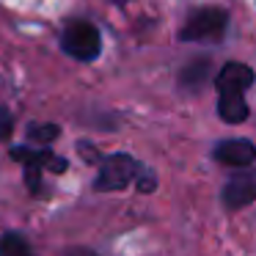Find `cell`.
<instances>
[{"instance_id": "cell-1", "label": "cell", "mask_w": 256, "mask_h": 256, "mask_svg": "<svg viewBox=\"0 0 256 256\" xmlns=\"http://www.w3.org/2000/svg\"><path fill=\"white\" fill-rule=\"evenodd\" d=\"M256 83V72L248 64L228 61L226 66L218 72L215 86L220 91L218 96V116L226 124H242L248 118V102H245V91Z\"/></svg>"}, {"instance_id": "cell-2", "label": "cell", "mask_w": 256, "mask_h": 256, "mask_svg": "<svg viewBox=\"0 0 256 256\" xmlns=\"http://www.w3.org/2000/svg\"><path fill=\"white\" fill-rule=\"evenodd\" d=\"M61 47L66 56L78 61H94L102 50V36L94 22L88 20H72L61 34Z\"/></svg>"}, {"instance_id": "cell-3", "label": "cell", "mask_w": 256, "mask_h": 256, "mask_svg": "<svg viewBox=\"0 0 256 256\" xmlns=\"http://www.w3.org/2000/svg\"><path fill=\"white\" fill-rule=\"evenodd\" d=\"M228 28V12L223 8H198L188 17L184 28L179 30L182 42H218Z\"/></svg>"}, {"instance_id": "cell-4", "label": "cell", "mask_w": 256, "mask_h": 256, "mask_svg": "<svg viewBox=\"0 0 256 256\" xmlns=\"http://www.w3.org/2000/svg\"><path fill=\"white\" fill-rule=\"evenodd\" d=\"M140 174V166L130 154H113L102 162V171L96 176V190H122Z\"/></svg>"}, {"instance_id": "cell-5", "label": "cell", "mask_w": 256, "mask_h": 256, "mask_svg": "<svg viewBox=\"0 0 256 256\" xmlns=\"http://www.w3.org/2000/svg\"><path fill=\"white\" fill-rule=\"evenodd\" d=\"M212 157L223 166H234V168H248L256 162V146L248 138H228L215 144Z\"/></svg>"}, {"instance_id": "cell-6", "label": "cell", "mask_w": 256, "mask_h": 256, "mask_svg": "<svg viewBox=\"0 0 256 256\" xmlns=\"http://www.w3.org/2000/svg\"><path fill=\"white\" fill-rule=\"evenodd\" d=\"M256 198V174H234L223 188V204L228 210H242Z\"/></svg>"}, {"instance_id": "cell-7", "label": "cell", "mask_w": 256, "mask_h": 256, "mask_svg": "<svg viewBox=\"0 0 256 256\" xmlns=\"http://www.w3.org/2000/svg\"><path fill=\"white\" fill-rule=\"evenodd\" d=\"M210 72H212V64L210 58H196V61H190L188 66L182 69V74H179V83L184 86V88H201V86L210 80Z\"/></svg>"}, {"instance_id": "cell-8", "label": "cell", "mask_w": 256, "mask_h": 256, "mask_svg": "<svg viewBox=\"0 0 256 256\" xmlns=\"http://www.w3.org/2000/svg\"><path fill=\"white\" fill-rule=\"evenodd\" d=\"M0 250H3V256H22V254H28V250H25V242L17 237V234H8V237L0 242Z\"/></svg>"}, {"instance_id": "cell-9", "label": "cell", "mask_w": 256, "mask_h": 256, "mask_svg": "<svg viewBox=\"0 0 256 256\" xmlns=\"http://www.w3.org/2000/svg\"><path fill=\"white\" fill-rule=\"evenodd\" d=\"M56 132H58L56 127H34V135H36L39 140H50L47 135H56Z\"/></svg>"}, {"instance_id": "cell-10", "label": "cell", "mask_w": 256, "mask_h": 256, "mask_svg": "<svg viewBox=\"0 0 256 256\" xmlns=\"http://www.w3.org/2000/svg\"><path fill=\"white\" fill-rule=\"evenodd\" d=\"M61 256H96V254L88 248H69V250H64Z\"/></svg>"}, {"instance_id": "cell-11", "label": "cell", "mask_w": 256, "mask_h": 256, "mask_svg": "<svg viewBox=\"0 0 256 256\" xmlns=\"http://www.w3.org/2000/svg\"><path fill=\"white\" fill-rule=\"evenodd\" d=\"M113 3H118V6H122V3H127V0H113Z\"/></svg>"}, {"instance_id": "cell-12", "label": "cell", "mask_w": 256, "mask_h": 256, "mask_svg": "<svg viewBox=\"0 0 256 256\" xmlns=\"http://www.w3.org/2000/svg\"><path fill=\"white\" fill-rule=\"evenodd\" d=\"M22 256H28V254H22Z\"/></svg>"}]
</instances>
